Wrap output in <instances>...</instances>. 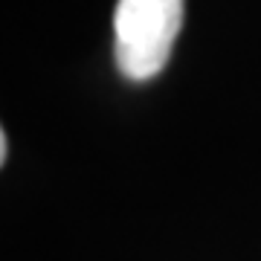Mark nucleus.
I'll use <instances>...</instances> for the list:
<instances>
[{
    "label": "nucleus",
    "mask_w": 261,
    "mask_h": 261,
    "mask_svg": "<svg viewBox=\"0 0 261 261\" xmlns=\"http://www.w3.org/2000/svg\"><path fill=\"white\" fill-rule=\"evenodd\" d=\"M183 27V0H119L113 12V56L130 82H148L166 67Z\"/></svg>",
    "instance_id": "f257e3e1"
},
{
    "label": "nucleus",
    "mask_w": 261,
    "mask_h": 261,
    "mask_svg": "<svg viewBox=\"0 0 261 261\" xmlns=\"http://www.w3.org/2000/svg\"><path fill=\"white\" fill-rule=\"evenodd\" d=\"M6 154H9V137H6V130L0 134V160H6Z\"/></svg>",
    "instance_id": "f03ea898"
}]
</instances>
